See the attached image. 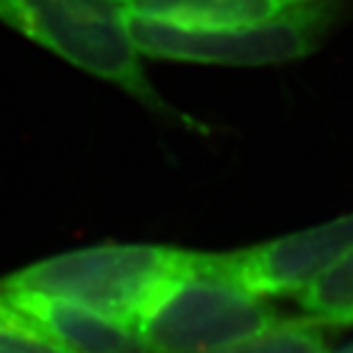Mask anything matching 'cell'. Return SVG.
Here are the masks:
<instances>
[{"label":"cell","mask_w":353,"mask_h":353,"mask_svg":"<svg viewBox=\"0 0 353 353\" xmlns=\"http://www.w3.org/2000/svg\"><path fill=\"white\" fill-rule=\"evenodd\" d=\"M0 353H69L0 301Z\"/></svg>","instance_id":"cell-10"},{"label":"cell","mask_w":353,"mask_h":353,"mask_svg":"<svg viewBox=\"0 0 353 353\" xmlns=\"http://www.w3.org/2000/svg\"><path fill=\"white\" fill-rule=\"evenodd\" d=\"M211 353H328L319 326L310 319H280L262 333Z\"/></svg>","instance_id":"cell-9"},{"label":"cell","mask_w":353,"mask_h":353,"mask_svg":"<svg viewBox=\"0 0 353 353\" xmlns=\"http://www.w3.org/2000/svg\"><path fill=\"white\" fill-rule=\"evenodd\" d=\"M197 273L195 250L105 243L41 259L0 278V289L69 301L133 326L145 303L161 287Z\"/></svg>","instance_id":"cell-2"},{"label":"cell","mask_w":353,"mask_h":353,"mask_svg":"<svg viewBox=\"0 0 353 353\" xmlns=\"http://www.w3.org/2000/svg\"><path fill=\"white\" fill-rule=\"evenodd\" d=\"M0 23L81 72L124 90L152 115L190 133L209 131L154 88L122 0H0Z\"/></svg>","instance_id":"cell-1"},{"label":"cell","mask_w":353,"mask_h":353,"mask_svg":"<svg viewBox=\"0 0 353 353\" xmlns=\"http://www.w3.org/2000/svg\"><path fill=\"white\" fill-rule=\"evenodd\" d=\"M314 0H122L129 17L181 30H239Z\"/></svg>","instance_id":"cell-7"},{"label":"cell","mask_w":353,"mask_h":353,"mask_svg":"<svg viewBox=\"0 0 353 353\" xmlns=\"http://www.w3.org/2000/svg\"><path fill=\"white\" fill-rule=\"evenodd\" d=\"M353 248V214L230 252H197V271L255 296H299Z\"/></svg>","instance_id":"cell-5"},{"label":"cell","mask_w":353,"mask_h":353,"mask_svg":"<svg viewBox=\"0 0 353 353\" xmlns=\"http://www.w3.org/2000/svg\"><path fill=\"white\" fill-rule=\"evenodd\" d=\"M299 305L312 323L351 326L353 323V248L299 294Z\"/></svg>","instance_id":"cell-8"},{"label":"cell","mask_w":353,"mask_h":353,"mask_svg":"<svg viewBox=\"0 0 353 353\" xmlns=\"http://www.w3.org/2000/svg\"><path fill=\"white\" fill-rule=\"evenodd\" d=\"M280 321L262 296L207 275L163 285L133 321L147 353H211Z\"/></svg>","instance_id":"cell-4"},{"label":"cell","mask_w":353,"mask_h":353,"mask_svg":"<svg viewBox=\"0 0 353 353\" xmlns=\"http://www.w3.org/2000/svg\"><path fill=\"white\" fill-rule=\"evenodd\" d=\"M351 14L353 0H314L239 30H181L138 17H129V28L140 55L154 60L271 67L316 53Z\"/></svg>","instance_id":"cell-3"},{"label":"cell","mask_w":353,"mask_h":353,"mask_svg":"<svg viewBox=\"0 0 353 353\" xmlns=\"http://www.w3.org/2000/svg\"><path fill=\"white\" fill-rule=\"evenodd\" d=\"M335 353H353V342H351V344H347V347H342L340 351H335Z\"/></svg>","instance_id":"cell-11"},{"label":"cell","mask_w":353,"mask_h":353,"mask_svg":"<svg viewBox=\"0 0 353 353\" xmlns=\"http://www.w3.org/2000/svg\"><path fill=\"white\" fill-rule=\"evenodd\" d=\"M0 301L69 353H147L133 326L90 307L7 289Z\"/></svg>","instance_id":"cell-6"}]
</instances>
